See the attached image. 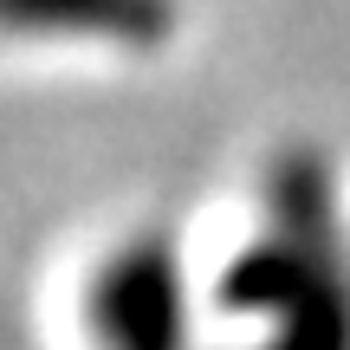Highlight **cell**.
Listing matches in <instances>:
<instances>
[{
	"mask_svg": "<svg viewBox=\"0 0 350 350\" xmlns=\"http://www.w3.org/2000/svg\"><path fill=\"white\" fill-rule=\"evenodd\" d=\"M7 26H85V33H156L163 0H0Z\"/></svg>",
	"mask_w": 350,
	"mask_h": 350,
	"instance_id": "obj_1",
	"label": "cell"
}]
</instances>
